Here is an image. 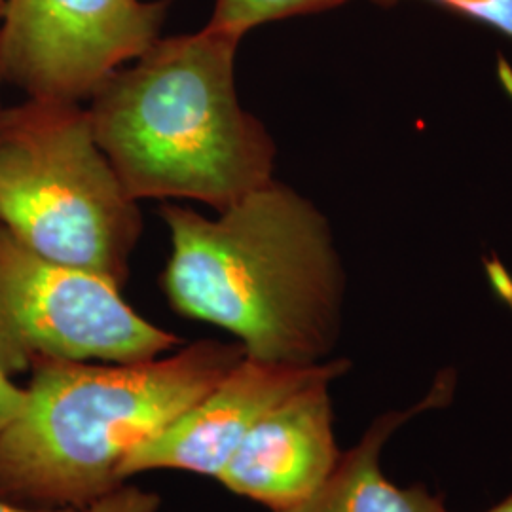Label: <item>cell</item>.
<instances>
[{"label":"cell","instance_id":"cell-12","mask_svg":"<svg viewBox=\"0 0 512 512\" xmlns=\"http://www.w3.org/2000/svg\"><path fill=\"white\" fill-rule=\"evenodd\" d=\"M160 505V495L122 484L110 494L97 499L90 507H86L84 512H156Z\"/></svg>","mask_w":512,"mask_h":512},{"label":"cell","instance_id":"cell-13","mask_svg":"<svg viewBox=\"0 0 512 512\" xmlns=\"http://www.w3.org/2000/svg\"><path fill=\"white\" fill-rule=\"evenodd\" d=\"M25 403V387L12 382V378L0 368V431L14 420Z\"/></svg>","mask_w":512,"mask_h":512},{"label":"cell","instance_id":"cell-8","mask_svg":"<svg viewBox=\"0 0 512 512\" xmlns=\"http://www.w3.org/2000/svg\"><path fill=\"white\" fill-rule=\"evenodd\" d=\"M325 363L277 365L245 355L202 401L137 444L120 465V480L152 469L217 478L258 420L313 380Z\"/></svg>","mask_w":512,"mask_h":512},{"label":"cell","instance_id":"cell-10","mask_svg":"<svg viewBox=\"0 0 512 512\" xmlns=\"http://www.w3.org/2000/svg\"><path fill=\"white\" fill-rule=\"evenodd\" d=\"M348 0H215L209 27L243 38L251 29L279 19L317 14Z\"/></svg>","mask_w":512,"mask_h":512},{"label":"cell","instance_id":"cell-1","mask_svg":"<svg viewBox=\"0 0 512 512\" xmlns=\"http://www.w3.org/2000/svg\"><path fill=\"white\" fill-rule=\"evenodd\" d=\"M162 217L171 238L162 289L179 315L228 330L256 361L315 365L329 355L346 279L313 203L272 181L217 219L179 205Z\"/></svg>","mask_w":512,"mask_h":512},{"label":"cell","instance_id":"cell-17","mask_svg":"<svg viewBox=\"0 0 512 512\" xmlns=\"http://www.w3.org/2000/svg\"><path fill=\"white\" fill-rule=\"evenodd\" d=\"M0 110H2V109H0Z\"/></svg>","mask_w":512,"mask_h":512},{"label":"cell","instance_id":"cell-2","mask_svg":"<svg viewBox=\"0 0 512 512\" xmlns=\"http://www.w3.org/2000/svg\"><path fill=\"white\" fill-rule=\"evenodd\" d=\"M239 42L209 25L158 38L88 97L95 141L137 202L184 198L222 211L274 181V141L239 105Z\"/></svg>","mask_w":512,"mask_h":512},{"label":"cell","instance_id":"cell-14","mask_svg":"<svg viewBox=\"0 0 512 512\" xmlns=\"http://www.w3.org/2000/svg\"><path fill=\"white\" fill-rule=\"evenodd\" d=\"M0 512H84L80 509H29V507H21V505H14L10 501L0 499Z\"/></svg>","mask_w":512,"mask_h":512},{"label":"cell","instance_id":"cell-16","mask_svg":"<svg viewBox=\"0 0 512 512\" xmlns=\"http://www.w3.org/2000/svg\"><path fill=\"white\" fill-rule=\"evenodd\" d=\"M4 6H6V0H0V19H2V12H4ZM2 82V78H0Z\"/></svg>","mask_w":512,"mask_h":512},{"label":"cell","instance_id":"cell-5","mask_svg":"<svg viewBox=\"0 0 512 512\" xmlns=\"http://www.w3.org/2000/svg\"><path fill=\"white\" fill-rule=\"evenodd\" d=\"M179 344L114 281L37 255L0 224V368L10 378L46 359L128 365Z\"/></svg>","mask_w":512,"mask_h":512},{"label":"cell","instance_id":"cell-4","mask_svg":"<svg viewBox=\"0 0 512 512\" xmlns=\"http://www.w3.org/2000/svg\"><path fill=\"white\" fill-rule=\"evenodd\" d=\"M0 224L37 255L126 283L143 220L80 101L0 110Z\"/></svg>","mask_w":512,"mask_h":512},{"label":"cell","instance_id":"cell-7","mask_svg":"<svg viewBox=\"0 0 512 512\" xmlns=\"http://www.w3.org/2000/svg\"><path fill=\"white\" fill-rule=\"evenodd\" d=\"M348 368V359L327 361L313 380L264 414L220 471V484L272 512L310 497L342 458L329 387Z\"/></svg>","mask_w":512,"mask_h":512},{"label":"cell","instance_id":"cell-11","mask_svg":"<svg viewBox=\"0 0 512 512\" xmlns=\"http://www.w3.org/2000/svg\"><path fill=\"white\" fill-rule=\"evenodd\" d=\"M382 6H391L399 0H376ZM446 10L488 25L501 35L512 38V0H431Z\"/></svg>","mask_w":512,"mask_h":512},{"label":"cell","instance_id":"cell-3","mask_svg":"<svg viewBox=\"0 0 512 512\" xmlns=\"http://www.w3.org/2000/svg\"><path fill=\"white\" fill-rule=\"evenodd\" d=\"M245 357L200 340L167 359L128 365L38 361L25 403L0 431V499L84 511L124 482L129 452L165 429Z\"/></svg>","mask_w":512,"mask_h":512},{"label":"cell","instance_id":"cell-6","mask_svg":"<svg viewBox=\"0 0 512 512\" xmlns=\"http://www.w3.org/2000/svg\"><path fill=\"white\" fill-rule=\"evenodd\" d=\"M167 2L6 0L0 78L29 97L82 101L160 38Z\"/></svg>","mask_w":512,"mask_h":512},{"label":"cell","instance_id":"cell-15","mask_svg":"<svg viewBox=\"0 0 512 512\" xmlns=\"http://www.w3.org/2000/svg\"><path fill=\"white\" fill-rule=\"evenodd\" d=\"M486 512H512V495H509V497L503 499L499 505H495L490 511Z\"/></svg>","mask_w":512,"mask_h":512},{"label":"cell","instance_id":"cell-9","mask_svg":"<svg viewBox=\"0 0 512 512\" xmlns=\"http://www.w3.org/2000/svg\"><path fill=\"white\" fill-rule=\"evenodd\" d=\"M454 384V372H442L420 404L372 421L361 442L342 454L329 478L310 497L274 512H448L444 497L433 494L425 484L399 488L384 475L380 458L385 442L406 421L450 403Z\"/></svg>","mask_w":512,"mask_h":512}]
</instances>
